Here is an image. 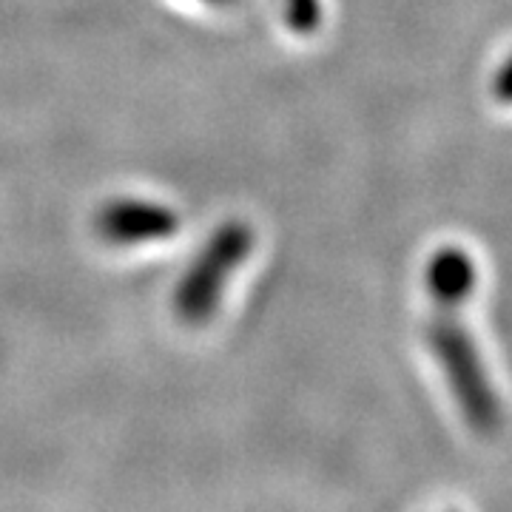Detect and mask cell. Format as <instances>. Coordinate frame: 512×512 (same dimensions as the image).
<instances>
[{
  "label": "cell",
  "instance_id": "1",
  "mask_svg": "<svg viewBox=\"0 0 512 512\" xmlns=\"http://www.w3.org/2000/svg\"><path fill=\"white\" fill-rule=\"evenodd\" d=\"M461 308L464 302H450V299L433 302L424 339L433 359L439 362L444 382L450 387L453 402L458 404L464 421L481 436H490L501 427L504 410L490 382L487 365L478 353V345L461 319Z\"/></svg>",
  "mask_w": 512,
  "mask_h": 512
},
{
  "label": "cell",
  "instance_id": "2",
  "mask_svg": "<svg viewBox=\"0 0 512 512\" xmlns=\"http://www.w3.org/2000/svg\"><path fill=\"white\" fill-rule=\"evenodd\" d=\"M254 251V228L231 220L220 225L205 242L191 268L174 291V311L188 325L208 322L222 302L228 279L237 274L245 256Z\"/></svg>",
  "mask_w": 512,
  "mask_h": 512
},
{
  "label": "cell",
  "instance_id": "3",
  "mask_svg": "<svg viewBox=\"0 0 512 512\" xmlns=\"http://www.w3.org/2000/svg\"><path fill=\"white\" fill-rule=\"evenodd\" d=\"M180 217L165 202L111 200L97 214V231L114 245H146L177 234Z\"/></svg>",
  "mask_w": 512,
  "mask_h": 512
},
{
  "label": "cell",
  "instance_id": "4",
  "mask_svg": "<svg viewBox=\"0 0 512 512\" xmlns=\"http://www.w3.org/2000/svg\"><path fill=\"white\" fill-rule=\"evenodd\" d=\"M424 285L430 302H467L476 288V262L458 245H444L427 259L424 268Z\"/></svg>",
  "mask_w": 512,
  "mask_h": 512
},
{
  "label": "cell",
  "instance_id": "5",
  "mask_svg": "<svg viewBox=\"0 0 512 512\" xmlns=\"http://www.w3.org/2000/svg\"><path fill=\"white\" fill-rule=\"evenodd\" d=\"M282 3V18L288 23V29L302 37H311L319 32L322 20H325V6L322 0H279Z\"/></svg>",
  "mask_w": 512,
  "mask_h": 512
},
{
  "label": "cell",
  "instance_id": "6",
  "mask_svg": "<svg viewBox=\"0 0 512 512\" xmlns=\"http://www.w3.org/2000/svg\"><path fill=\"white\" fill-rule=\"evenodd\" d=\"M490 92H493V97L501 106H512V55L495 69Z\"/></svg>",
  "mask_w": 512,
  "mask_h": 512
},
{
  "label": "cell",
  "instance_id": "7",
  "mask_svg": "<svg viewBox=\"0 0 512 512\" xmlns=\"http://www.w3.org/2000/svg\"><path fill=\"white\" fill-rule=\"evenodd\" d=\"M208 3H228V0H208Z\"/></svg>",
  "mask_w": 512,
  "mask_h": 512
}]
</instances>
